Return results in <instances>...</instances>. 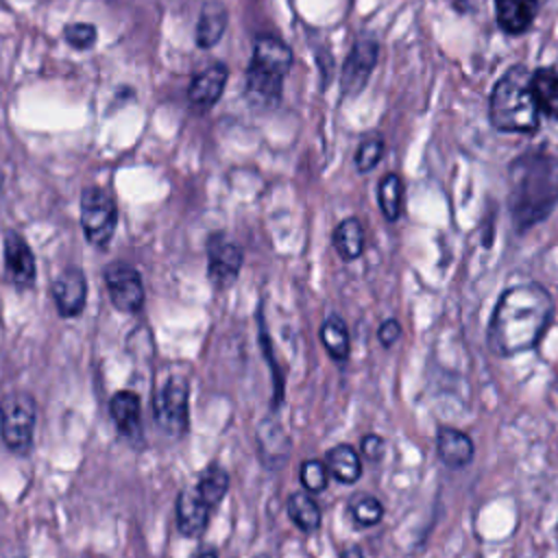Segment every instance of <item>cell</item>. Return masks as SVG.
Returning <instances> with one entry per match:
<instances>
[{
    "instance_id": "obj_38",
    "label": "cell",
    "mask_w": 558,
    "mask_h": 558,
    "mask_svg": "<svg viewBox=\"0 0 558 558\" xmlns=\"http://www.w3.org/2000/svg\"><path fill=\"white\" fill-rule=\"evenodd\" d=\"M2 185H4V177L0 174V190H2Z\"/></svg>"
},
{
    "instance_id": "obj_15",
    "label": "cell",
    "mask_w": 558,
    "mask_h": 558,
    "mask_svg": "<svg viewBox=\"0 0 558 558\" xmlns=\"http://www.w3.org/2000/svg\"><path fill=\"white\" fill-rule=\"evenodd\" d=\"M436 453L449 469H464L473 462L475 445L469 434L458 427L440 425L436 429Z\"/></svg>"
},
{
    "instance_id": "obj_8",
    "label": "cell",
    "mask_w": 558,
    "mask_h": 558,
    "mask_svg": "<svg viewBox=\"0 0 558 558\" xmlns=\"http://www.w3.org/2000/svg\"><path fill=\"white\" fill-rule=\"evenodd\" d=\"M244 251L225 233H211L207 240V279L216 290L231 288L242 270Z\"/></svg>"
},
{
    "instance_id": "obj_26",
    "label": "cell",
    "mask_w": 558,
    "mask_h": 558,
    "mask_svg": "<svg viewBox=\"0 0 558 558\" xmlns=\"http://www.w3.org/2000/svg\"><path fill=\"white\" fill-rule=\"evenodd\" d=\"M377 201L381 216L388 222H397L403 211V181L397 172H388L379 179L377 185Z\"/></svg>"
},
{
    "instance_id": "obj_34",
    "label": "cell",
    "mask_w": 558,
    "mask_h": 558,
    "mask_svg": "<svg viewBox=\"0 0 558 558\" xmlns=\"http://www.w3.org/2000/svg\"><path fill=\"white\" fill-rule=\"evenodd\" d=\"M401 333H403V329H401V323H399L397 318H386V320H381V325L377 327V340H379V344L386 347V349L395 347V344L399 342Z\"/></svg>"
},
{
    "instance_id": "obj_2",
    "label": "cell",
    "mask_w": 558,
    "mask_h": 558,
    "mask_svg": "<svg viewBox=\"0 0 558 558\" xmlns=\"http://www.w3.org/2000/svg\"><path fill=\"white\" fill-rule=\"evenodd\" d=\"M558 205V157L519 155L508 166V211L519 233L543 222Z\"/></svg>"
},
{
    "instance_id": "obj_25",
    "label": "cell",
    "mask_w": 558,
    "mask_h": 558,
    "mask_svg": "<svg viewBox=\"0 0 558 558\" xmlns=\"http://www.w3.org/2000/svg\"><path fill=\"white\" fill-rule=\"evenodd\" d=\"M532 92L541 113L558 120V72L551 68H538L532 72Z\"/></svg>"
},
{
    "instance_id": "obj_17",
    "label": "cell",
    "mask_w": 558,
    "mask_h": 558,
    "mask_svg": "<svg viewBox=\"0 0 558 558\" xmlns=\"http://www.w3.org/2000/svg\"><path fill=\"white\" fill-rule=\"evenodd\" d=\"M538 4L541 0H495L499 28L508 35L525 33L538 13Z\"/></svg>"
},
{
    "instance_id": "obj_18",
    "label": "cell",
    "mask_w": 558,
    "mask_h": 558,
    "mask_svg": "<svg viewBox=\"0 0 558 558\" xmlns=\"http://www.w3.org/2000/svg\"><path fill=\"white\" fill-rule=\"evenodd\" d=\"M251 63L286 76L292 65V50L272 35H257L253 41Z\"/></svg>"
},
{
    "instance_id": "obj_10",
    "label": "cell",
    "mask_w": 558,
    "mask_h": 558,
    "mask_svg": "<svg viewBox=\"0 0 558 558\" xmlns=\"http://www.w3.org/2000/svg\"><path fill=\"white\" fill-rule=\"evenodd\" d=\"M2 264L7 281L20 290L33 288L37 279V262L31 244L17 233L7 231L2 238Z\"/></svg>"
},
{
    "instance_id": "obj_36",
    "label": "cell",
    "mask_w": 558,
    "mask_h": 558,
    "mask_svg": "<svg viewBox=\"0 0 558 558\" xmlns=\"http://www.w3.org/2000/svg\"><path fill=\"white\" fill-rule=\"evenodd\" d=\"M449 4H451L456 11H460V13H466V11H471V7H473V0H449Z\"/></svg>"
},
{
    "instance_id": "obj_5",
    "label": "cell",
    "mask_w": 558,
    "mask_h": 558,
    "mask_svg": "<svg viewBox=\"0 0 558 558\" xmlns=\"http://www.w3.org/2000/svg\"><path fill=\"white\" fill-rule=\"evenodd\" d=\"M153 418L170 438H181L190 427V388L181 375H170L153 395Z\"/></svg>"
},
{
    "instance_id": "obj_14",
    "label": "cell",
    "mask_w": 558,
    "mask_h": 558,
    "mask_svg": "<svg viewBox=\"0 0 558 558\" xmlns=\"http://www.w3.org/2000/svg\"><path fill=\"white\" fill-rule=\"evenodd\" d=\"M227 78H229V70L225 63H211L209 68L198 72L187 87L190 105L196 111H209L222 96Z\"/></svg>"
},
{
    "instance_id": "obj_4",
    "label": "cell",
    "mask_w": 558,
    "mask_h": 558,
    "mask_svg": "<svg viewBox=\"0 0 558 558\" xmlns=\"http://www.w3.org/2000/svg\"><path fill=\"white\" fill-rule=\"evenodd\" d=\"M37 425V401L31 392L15 390L2 397L0 401V438L4 447L24 456L33 447Z\"/></svg>"
},
{
    "instance_id": "obj_27",
    "label": "cell",
    "mask_w": 558,
    "mask_h": 558,
    "mask_svg": "<svg viewBox=\"0 0 558 558\" xmlns=\"http://www.w3.org/2000/svg\"><path fill=\"white\" fill-rule=\"evenodd\" d=\"M347 512L351 514L353 523L362 527H373L384 521V504L368 493H355L347 504Z\"/></svg>"
},
{
    "instance_id": "obj_31",
    "label": "cell",
    "mask_w": 558,
    "mask_h": 558,
    "mask_svg": "<svg viewBox=\"0 0 558 558\" xmlns=\"http://www.w3.org/2000/svg\"><path fill=\"white\" fill-rule=\"evenodd\" d=\"M384 155V137L379 133H368L362 137L357 150H355V168L357 172L366 174L371 172Z\"/></svg>"
},
{
    "instance_id": "obj_23",
    "label": "cell",
    "mask_w": 558,
    "mask_h": 558,
    "mask_svg": "<svg viewBox=\"0 0 558 558\" xmlns=\"http://www.w3.org/2000/svg\"><path fill=\"white\" fill-rule=\"evenodd\" d=\"M318 338L320 344L325 347V351L329 353V357L333 362H347L351 355V336H349V327L344 323V318L340 314H329L320 329H318Z\"/></svg>"
},
{
    "instance_id": "obj_13",
    "label": "cell",
    "mask_w": 558,
    "mask_h": 558,
    "mask_svg": "<svg viewBox=\"0 0 558 558\" xmlns=\"http://www.w3.org/2000/svg\"><path fill=\"white\" fill-rule=\"evenodd\" d=\"M211 512L214 510L201 499L194 484L185 486L177 497V530L185 538H196L209 525Z\"/></svg>"
},
{
    "instance_id": "obj_24",
    "label": "cell",
    "mask_w": 558,
    "mask_h": 558,
    "mask_svg": "<svg viewBox=\"0 0 558 558\" xmlns=\"http://www.w3.org/2000/svg\"><path fill=\"white\" fill-rule=\"evenodd\" d=\"M229 484H231V477H229L227 469L222 464H218V462H209L198 473V480L194 482V488L198 490L201 499L211 510H216L220 506V501L225 499V495L229 493Z\"/></svg>"
},
{
    "instance_id": "obj_32",
    "label": "cell",
    "mask_w": 558,
    "mask_h": 558,
    "mask_svg": "<svg viewBox=\"0 0 558 558\" xmlns=\"http://www.w3.org/2000/svg\"><path fill=\"white\" fill-rule=\"evenodd\" d=\"M63 37L65 41L76 48V50H87L96 44L98 35H96V26L87 24V22H72L63 28Z\"/></svg>"
},
{
    "instance_id": "obj_35",
    "label": "cell",
    "mask_w": 558,
    "mask_h": 558,
    "mask_svg": "<svg viewBox=\"0 0 558 558\" xmlns=\"http://www.w3.org/2000/svg\"><path fill=\"white\" fill-rule=\"evenodd\" d=\"M340 558H366L362 547L360 545H347L342 551H340Z\"/></svg>"
},
{
    "instance_id": "obj_29",
    "label": "cell",
    "mask_w": 558,
    "mask_h": 558,
    "mask_svg": "<svg viewBox=\"0 0 558 558\" xmlns=\"http://www.w3.org/2000/svg\"><path fill=\"white\" fill-rule=\"evenodd\" d=\"M259 347H262V353H264V360L266 364L270 366V373H272V408H279L283 403V386H286V377L281 373V368L277 366V360H275V351H272V342H270V336L266 331V325H264V318H262V312H259Z\"/></svg>"
},
{
    "instance_id": "obj_19",
    "label": "cell",
    "mask_w": 558,
    "mask_h": 558,
    "mask_svg": "<svg viewBox=\"0 0 558 558\" xmlns=\"http://www.w3.org/2000/svg\"><path fill=\"white\" fill-rule=\"evenodd\" d=\"M229 24V11L220 0H207L201 7L196 22V44L201 48H211L220 41Z\"/></svg>"
},
{
    "instance_id": "obj_37",
    "label": "cell",
    "mask_w": 558,
    "mask_h": 558,
    "mask_svg": "<svg viewBox=\"0 0 558 558\" xmlns=\"http://www.w3.org/2000/svg\"><path fill=\"white\" fill-rule=\"evenodd\" d=\"M194 558H218V551L216 549H203Z\"/></svg>"
},
{
    "instance_id": "obj_11",
    "label": "cell",
    "mask_w": 558,
    "mask_h": 558,
    "mask_svg": "<svg viewBox=\"0 0 558 558\" xmlns=\"http://www.w3.org/2000/svg\"><path fill=\"white\" fill-rule=\"evenodd\" d=\"M57 314L61 318H76L87 303V277L81 268L70 266L50 286Z\"/></svg>"
},
{
    "instance_id": "obj_20",
    "label": "cell",
    "mask_w": 558,
    "mask_h": 558,
    "mask_svg": "<svg viewBox=\"0 0 558 558\" xmlns=\"http://www.w3.org/2000/svg\"><path fill=\"white\" fill-rule=\"evenodd\" d=\"M325 464L329 475L340 484H355L362 477V456L347 442L327 449Z\"/></svg>"
},
{
    "instance_id": "obj_33",
    "label": "cell",
    "mask_w": 558,
    "mask_h": 558,
    "mask_svg": "<svg viewBox=\"0 0 558 558\" xmlns=\"http://www.w3.org/2000/svg\"><path fill=\"white\" fill-rule=\"evenodd\" d=\"M386 451V442L379 434H366L360 440V453L368 460V462H379L384 458Z\"/></svg>"
},
{
    "instance_id": "obj_21",
    "label": "cell",
    "mask_w": 558,
    "mask_h": 558,
    "mask_svg": "<svg viewBox=\"0 0 558 558\" xmlns=\"http://www.w3.org/2000/svg\"><path fill=\"white\" fill-rule=\"evenodd\" d=\"M286 512L288 519L305 534H312L320 527L323 523V512L320 506L316 504V499L312 497V493L307 490H296L290 493L286 499Z\"/></svg>"
},
{
    "instance_id": "obj_16",
    "label": "cell",
    "mask_w": 558,
    "mask_h": 558,
    "mask_svg": "<svg viewBox=\"0 0 558 558\" xmlns=\"http://www.w3.org/2000/svg\"><path fill=\"white\" fill-rule=\"evenodd\" d=\"M281 92H283V76L281 74L248 63L244 94H246L251 105H255V107H275L281 100Z\"/></svg>"
},
{
    "instance_id": "obj_12",
    "label": "cell",
    "mask_w": 558,
    "mask_h": 558,
    "mask_svg": "<svg viewBox=\"0 0 558 558\" xmlns=\"http://www.w3.org/2000/svg\"><path fill=\"white\" fill-rule=\"evenodd\" d=\"M109 414L118 427V434L126 438L131 445L142 442L144 427H142V399L133 390H118L109 399Z\"/></svg>"
},
{
    "instance_id": "obj_22",
    "label": "cell",
    "mask_w": 558,
    "mask_h": 558,
    "mask_svg": "<svg viewBox=\"0 0 558 558\" xmlns=\"http://www.w3.org/2000/svg\"><path fill=\"white\" fill-rule=\"evenodd\" d=\"M331 244L342 262H353V259L362 257L364 244H366L362 222L353 216L340 220L331 233Z\"/></svg>"
},
{
    "instance_id": "obj_9",
    "label": "cell",
    "mask_w": 558,
    "mask_h": 558,
    "mask_svg": "<svg viewBox=\"0 0 558 558\" xmlns=\"http://www.w3.org/2000/svg\"><path fill=\"white\" fill-rule=\"evenodd\" d=\"M377 59H379V44L373 37H360L353 41L340 72L342 96H357L366 87L377 65Z\"/></svg>"
},
{
    "instance_id": "obj_1",
    "label": "cell",
    "mask_w": 558,
    "mask_h": 558,
    "mask_svg": "<svg viewBox=\"0 0 558 558\" xmlns=\"http://www.w3.org/2000/svg\"><path fill=\"white\" fill-rule=\"evenodd\" d=\"M554 296L536 281L506 288L486 327V347L497 357H514L536 349L554 318Z\"/></svg>"
},
{
    "instance_id": "obj_28",
    "label": "cell",
    "mask_w": 558,
    "mask_h": 558,
    "mask_svg": "<svg viewBox=\"0 0 558 558\" xmlns=\"http://www.w3.org/2000/svg\"><path fill=\"white\" fill-rule=\"evenodd\" d=\"M279 436H283V434H281L277 421L266 418V421L259 423L255 438H257L259 456L264 458L266 466L279 464V460L286 456V445H279Z\"/></svg>"
},
{
    "instance_id": "obj_7",
    "label": "cell",
    "mask_w": 558,
    "mask_h": 558,
    "mask_svg": "<svg viewBox=\"0 0 558 558\" xmlns=\"http://www.w3.org/2000/svg\"><path fill=\"white\" fill-rule=\"evenodd\" d=\"M102 279H105L109 301L116 310L124 314H137L144 310L146 290H144L142 275L135 266L126 262H111L107 264Z\"/></svg>"
},
{
    "instance_id": "obj_30",
    "label": "cell",
    "mask_w": 558,
    "mask_h": 558,
    "mask_svg": "<svg viewBox=\"0 0 558 558\" xmlns=\"http://www.w3.org/2000/svg\"><path fill=\"white\" fill-rule=\"evenodd\" d=\"M299 482H301L303 490H307L312 495L323 493L329 484V471H327L325 460H318V458L303 460L299 466Z\"/></svg>"
},
{
    "instance_id": "obj_6",
    "label": "cell",
    "mask_w": 558,
    "mask_h": 558,
    "mask_svg": "<svg viewBox=\"0 0 558 558\" xmlns=\"http://www.w3.org/2000/svg\"><path fill=\"white\" fill-rule=\"evenodd\" d=\"M81 229L85 240L94 248H107L113 240L116 225H118V207L111 194L102 187L89 185L81 192Z\"/></svg>"
},
{
    "instance_id": "obj_3",
    "label": "cell",
    "mask_w": 558,
    "mask_h": 558,
    "mask_svg": "<svg viewBox=\"0 0 558 558\" xmlns=\"http://www.w3.org/2000/svg\"><path fill=\"white\" fill-rule=\"evenodd\" d=\"M488 120L501 133L538 129L541 109L532 92V72L525 65H512L497 78L488 96Z\"/></svg>"
}]
</instances>
